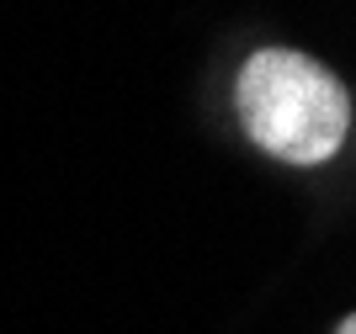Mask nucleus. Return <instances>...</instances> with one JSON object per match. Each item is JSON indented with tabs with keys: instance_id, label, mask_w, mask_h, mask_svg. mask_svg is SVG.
Instances as JSON below:
<instances>
[{
	"instance_id": "obj_1",
	"label": "nucleus",
	"mask_w": 356,
	"mask_h": 334,
	"mask_svg": "<svg viewBox=\"0 0 356 334\" xmlns=\"http://www.w3.org/2000/svg\"><path fill=\"white\" fill-rule=\"evenodd\" d=\"M239 122L271 160L325 165L351 138V90L309 53L261 48L234 80Z\"/></svg>"
},
{
	"instance_id": "obj_2",
	"label": "nucleus",
	"mask_w": 356,
	"mask_h": 334,
	"mask_svg": "<svg viewBox=\"0 0 356 334\" xmlns=\"http://www.w3.org/2000/svg\"><path fill=\"white\" fill-rule=\"evenodd\" d=\"M335 334H356V319H341V324H335Z\"/></svg>"
}]
</instances>
